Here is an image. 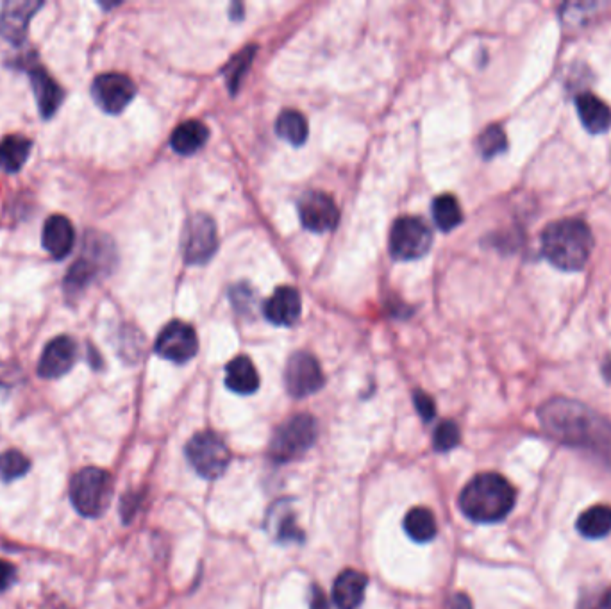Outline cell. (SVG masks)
Wrapping results in <instances>:
<instances>
[{
    "instance_id": "1",
    "label": "cell",
    "mask_w": 611,
    "mask_h": 609,
    "mask_svg": "<svg viewBox=\"0 0 611 609\" xmlns=\"http://www.w3.org/2000/svg\"><path fill=\"white\" fill-rule=\"evenodd\" d=\"M540 424L554 440L594 452L611 467V422L572 399L556 397L538 411Z\"/></svg>"
},
{
    "instance_id": "2",
    "label": "cell",
    "mask_w": 611,
    "mask_h": 609,
    "mask_svg": "<svg viewBox=\"0 0 611 609\" xmlns=\"http://www.w3.org/2000/svg\"><path fill=\"white\" fill-rule=\"evenodd\" d=\"M517 501L515 488L501 474L485 472L470 479L460 493L465 517L478 524H495L508 517Z\"/></svg>"
},
{
    "instance_id": "3",
    "label": "cell",
    "mask_w": 611,
    "mask_h": 609,
    "mask_svg": "<svg viewBox=\"0 0 611 609\" xmlns=\"http://www.w3.org/2000/svg\"><path fill=\"white\" fill-rule=\"evenodd\" d=\"M594 249L590 227L579 218H563L545 227L542 233V252L549 263L565 272L585 268Z\"/></svg>"
},
{
    "instance_id": "4",
    "label": "cell",
    "mask_w": 611,
    "mask_h": 609,
    "mask_svg": "<svg viewBox=\"0 0 611 609\" xmlns=\"http://www.w3.org/2000/svg\"><path fill=\"white\" fill-rule=\"evenodd\" d=\"M115 258H117L115 247L108 238H104L102 234H90L81 256L68 270L65 277V292L68 295L83 292L93 279H97L101 274H108L115 265Z\"/></svg>"
},
{
    "instance_id": "5",
    "label": "cell",
    "mask_w": 611,
    "mask_h": 609,
    "mask_svg": "<svg viewBox=\"0 0 611 609\" xmlns=\"http://www.w3.org/2000/svg\"><path fill=\"white\" fill-rule=\"evenodd\" d=\"M111 495L113 479L102 468H83L70 481V501L83 517H101L108 509Z\"/></svg>"
},
{
    "instance_id": "6",
    "label": "cell",
    "mask_w": 611,
    "mask_h": 609,
    "mask_svg": "<svg viewBox=\"0 0 611 609\" xmlns=\"http://www.w3.org/2000/svg\"><path fill=\"white\" fill-rule=\"evenodd\" d=\"M317 436L319 424L315 417L308 413L295 415L277 427L270 440L268 454L276 463H290L293 459L301 458L304 452L310 451L311 445L317 442Z\"/></svg>"
},
{
    "instance_id": "7",
    "label": "cell",
    "mask_w": 611,
    "mask_h": 609,
    "mask_svg": "<svg viewBox=\"0 0 611 609\" xmlns=\"http://www.w3.org/2000/svg\"><path fill=\"white\" fill-rule=\"evenodd\" d=\"M186 458L199 476L213 481L224 476L231 463V451L222 436L213 431H202L186 443Z\"/></svg>"
},
{
    "instance_id": "8",
    "label": "cell",
    "mask_w": 611,
    "mask_h": 609,
    "mask_svg": "<svg viewBox=\"0 0 611 609\" xmlns=\"http://www.w3.org/2000/svg\"><path fill=\"white\" fill-rule=\"evenodd\" d=\"M433 245V231L419 217L397 218L390 231V254L399 261L426 256Z\"/></svg>"
},
{
    "instance_id": "9",
    "label": "cell",
    "mask_w": 611,
    "mask_h": 609,
    "mask_svg": "<svg viewBox=\"0 0 611 609\" xmlns=\"http://www.w3.org/2000/svg\"><path fill=\"white\" fill-rule=\"evenodd\" d=\"M218 249L217 224L210 215L197 213L188 218L183 234V256L188 265L208 263Z\"/></svg>"
},
{
    "instance_id": "10",
    "label": "cell",
    "mask_w": 611,
    "mask_h": 609,
    "mask_svg": "<svg viewBox=\"0 0 611 609\" xmlns=\"http://www.w3.org/2000/svg\"><path fill=\"white\" fill-rule=\"evenodd\" d=\"M286 392L295 399L310 397L324 386V372L320 363L310 352H295L286 363Z\"/></svg>"
},
{
    "instance_id": "11",
    "label": "cell",
    "mask_w": 611,
    "mask_h": 609,
    "mask_svg": "<svg viewBox=\"0 0 611 609\" xmlns=\"http://www.w3.org/2000/svg\"><path fill=\"white\" fill-rule=\"evenodd\" d=\"M93 101L109 115H118L131 104L136 95V86L129 77L117 72H108L95 77L92 84Z\"/></svg>"
},
{
    "instance_id": "12",
    "label": "cell",
    "mask_w": 611,
    "mask_h": 609,
    "mask_svg": "<svg viewBox=\"0 0 611 609\" xmlns=\"http://www.w3.org/2000/svg\"><path fill=\"white\" fill-rule=\"evenodd\" d=\"M154 349L161 358L183 365L186 361L195 358V354L199 351V338L192 326L181 320H174L163 327Z\"/></svg>"
},
{
    "instance_id": "13",
    "label": "cell",
    "mask_w": 611,
    "mask_h": 609,
    "mask_svg": "<svg viewBox=\"0 0 611 609\" xmlns=\"http://www.w3.org/2000/svg\"><path fill=\"white\" fill-rule=\"evenodd\" d=\"M297 208L302 226L311 233H329L338 226L340 211L333 197L327 193H304Z\"/></svg>"
},
{
    "instance_id": "14",
    "label": "cell",
    "mask_w": 611,
    "mask_h": 609,
    "mask_svg": "<svg viewBox=\"0 0 611 609\" xmlns=\"http://www.w3.org/2000/svg\"><path fill=\"white\" fill-rule=\"evenodd\" d=\"M77 343L70 336H58L43 349L38 361V376L43 379H58L68 374L76 365Z\"/></svg>"
},
{
    "instance_id": "15",
    "label": "cell",
    "mask_w": 611,
    "mask_h": 609,
    "mask_svg": "<svg viewBox=\"0 0 611 609\" xmlns=\"http://www.w3.org/2000/svg\"><path fill=\"white\" fill-rule=\"evenodd\" d=\"M36 0H11L2 6L0 13V33L11 43H24L29 33V24L34 13L42 8Z\"/></svg>"
},
{
    "instance_id": "16",
    "label": "cell",
    "mask_w": 611,
    "mask_h": 609,
    "mask_svg": "<svg viewBox=\"0 0 611 609\" xmlns=\"http://www.w3.org/2000/svg\"><path fill=\"white\" fill-rule=\"evenodd\" d=\"M302 311L301 293L292 286H281L263 306V315L274 326L290 327L299 320Z\"/></svg>"
},
{
    "instance_id": "17",
    "label": "cell",
    "mask_w": 611,
    "mask_h": 609,
    "mask_svg": "<svg viewBox=\"0 0 611 609\" xmlns=\"http://www.w3.org/2000/svg\"><path fill=\"white\" fill-rule=\"evenodd\" d=\"M42 243L52 258H67L76 243V231L72 222L63 215H52L43 226Z\"/></svg>"
},
{
    "instance_id": "18",
    "label": "cell",
    "mask_w": 611,
    "mask_h": 609,
    "mask_svg": "<svg viewBox=\"0 0 611 609\" xmlns=\"http://www.w3.org/2000/svg\"><path fill=\"white\" fill-rule=\"evenodd\" d=\"M367 576L358 570H344L333 583V602L338 609H358L365 599Z\"/></svg>"
},
{
    "instance_id": "19",
    "label": "cell",
    "mask_w": 611,
    "mask_h": 609,
    "mask_svg": "<svg viewBox=\"0 0 611 609\" xmlns=\"http://www.w3.org/2000/svg\"><path fill=\"white\" fill-rule=\"evenodd\" d=\"M31 84H33L34 97L38 102V109L43 118H51L58 111L65 92L51 76L49 72L42 67H36L31 70Z\"/></svg>"
},
{
    "instance_id": "20",
    "label": "cell",
    "mask_w": 611,
    "mask_h": 609,
    "mask_svg": "<svg viewBox=\"0 0 611 609\" xmlns=\"http://www.w3.org/2000/svg\"><path fill=\"white\" fill-rule=\"evenodd\" d=\"M226 384L231 392L238 395H251L260 388V376L251 359L238 356L231 359L226 367Z\"/></svg>"
},
{
    "instance_id": "21",
    "label": "cell",
    "mask_w": 611,
    "mask_h": 609,
    "mask_svg": "<svg viewBox=\"0 0 611 609\" xmlns=\"http://www.w3.org/2000/svg\"><path fill=\"white\" fill-rule=\"evenodd\" d=\"M579 118L586 131L599 134L606 133L611 127V111L599 97L592 93H581L576 99Z\"/></svg>"
},
{
    "instance_id": "22",
    "label": "cell",
    "mask_w": 611,
    "mask_h": 609,
    "mask_svg": "<svg viewBox=\"0 0 611 609\" xmlns=\"http://www.w3.org/2000/svg\"><path fill=\"white\" fill-rule=\"evenodd\" d=\"M210 138V129L199 120H186L174 129L170 145L181 156H192L201 151Z\"/></svg>"
},
{
    "instance_id": "23",
    "label": "cell",
    "mask_w": 611,
    "mask_h": 609,
    "mask_svg": "<svg viewBox=\"0 0 611 609\" xmlns=\"http://www.w3.org/2000/svg\"><path fill=\"white\" fill-rule=\"evenodd\" d=\"M33 143L22 134H9L0 142V168L8 174H15L26 165Z\"/></svg>"
},
{
    "instance_id": "24",
    "label": "cell",
    "mask_w": 611,
    "mask_h": 609,
    "mask_svg": "<svg viewBox=\"0 0 611 609\" xmlns=\"http://www.w3.org/2000/svg\"><path fill=\"white\" fill-rule=\"evenodd\" d=\"M579 534L588 540H599L611 533V508L610 506H592L583 511L578 518Z\"/></svg>"
},
{
    "instance_id": "25",
    "label": "cell",
    "mask_w": 611,
    "mask_h": 609,
    "mask_svg": "<svg viewBox=\"0 0 611 609\" xmlns=\"http://www.w3.org/2000/svg\"><path fill=\"white\" fill-rule=\"evenodd\" d=\"M276 133L279 138L295 147H301L308 140V120L301 111L286 109L276 120Z\"/></svg>"
},
{
    "instance_id": "26",
    "label": "cell",
    "mask_w": 611,
    "mask_h": 609,
    "mask_svg": "<svg viewBox=\"0 0 611 609\" xmlns=\"http://www.w3.org/2000/svg\"><path fill=\"white\" fill-rule=\"evenodd\" d=\"M404 531L415 542H431L436 536L435 515L427 508H413L404 517Z\"/></svg>"
},
{
    "instance_id": "27",
    "label": "cell",
    "mask_w": 611,
    "mask_h": 609,
    "mask_svg": "<svg viewBox=\"0 0 611 609\" xmlns=\"http://www.w3.org/2000/svg\"><path fill=\"white\" fill-rule=\"evenodd\" d=\"M433 220H435L436 227L442 229V231H452L454 227H458L463 220V213H461L460 202L454 197V195H438L433 206Z\"/></svg>"
},
{
    "instance_id": "28",
    "label": "cell",
    "mask_w": 611,
    "mask_h": 609,
    "mask_svg": "<svg viewBox=\"0 0 611 609\" xmlns=\"http://www.w3.org/2000/svg\"><path fill=\"white\" fill-rule=\"evenodd\" d=\"M274 515V527H276L277 542L281 543H301L304 542V533H302L297 522H295V515H293L292 509H281V506H276V509L272 511Z\"/></svg>"
},
{
    "instance_id": "29",
    "label": "cell",
    "mask_w": 611,
    "mask_h": 609,
    "mask_svg": "<svg viewBox=\"0 0 611 609\" xmlns=\"http://www.w3.org/2000/svg\"><path fill=\"white\" fill-rule=\"evenodd\" d=\"M29 459L20 451H6L0 454V479L4 483L15 481L29 472Z\"/></svg>"
},
{
    "instance_id": "30",
    "label": "cell",
    "mask_w": 611,
    "mask_h": 609,
    "mask_svg": "<svg viewBox=\"0 0 611 609\" xmlns=\"http://www.w3.org/2000/svg\"><path fill=\"white\" fill-rule=\"evenodd\" d=\"M506 147H508V140H506L503 127H486L483 134L479 136V154L485 159H492L495 156H499V154H503L506 151Z\"/></svg>"
},
{
    "instance_id": "31",
    "label": "cell",
    "mask_w": 611,
    "mask_h": 609,
    "mask_svg": "<svg viewBox=\"0 0 611 609\" xmlns=\"http://www.w3.org/2000/svg\"><path fill=\"white\" fill-rule=\"evenodd\" d=\"M461 442L460 427L452 420H444L433 433V447L438 452H447L458 447Z\"/></svg>"
},
{
    "instance_id": "32",
    "label": "cell",
    "mask_w": 611,
    "mask_h": 609,
    "mask_svg": "<svg viewBox=\"0 0 611 609\" xmlns=\"http://www.w3.org/2000/svg\"><path fill=\"white\" fill-rule=\"evenodd\" d=\"M578 609H611V586H594L581 593Z\"/></svg>"
},
{
    "instance_id": "33",
    "label": "cell",
    "mask_w": 611,
    "mask_h": 609,
    "mask_svg": "<svg viewBox=\"0 0 611 609\" xmlns=\"http://www.w3.org/2000/svg\"><path fill=\"white\" fill-rule=\"evenodd\" d=\"M254 51H256V47H247L245 51L240 52L238 56L233 58V61L229 63V67H227V84H229V88L235 92L236 88H238V84H240V79L245 76V72L249 70V65H251L252 56H254Z\"/></svg>"
},
{
    "instance_id": "34",
    "label": "cell",
    "mask_w": 611,
    "mask_h": 609,
    "mask_svg": "<svg viewBox=\"0 0 611 609\" xmlns=\"http://www.w3.org/2000/svg\"><path fill=\"white\" fill-rule=\"evenodd\" d=\"M413 402H415V408L419 411L420 417L424 422H431L436 415L435 401L422 390H417L413 393Z\"/></svg>"
},
{
    "instance_id": "35",
    "label": "cell",
    "mask_w": 611,
    "mask_h": 609,
    "mask_svg": "<svg viewBox=\"0 0 611 609\" xmlns=\"http://www.w3.org/2000/svg\"><path fill=\"white\" fill-rule=\"evenodd\" d=\"M231 301L238 311H245V313H251L252 306H254V293L251 288L247 286H236L231 292Z\"/></svg>"
},
{
    "instance_id": "36",
    "label": "cell",
    "mask_w": 611,
    "mask_h": 609,
    "mask_svg": "<svg viewBox=\"0 0 611 609\" xmlns=\"http://www.w3.org/2000/svg\"><path fill=\"white\" fill-rule=\"evenodd\" d=\"M15 574H17L15 567L6 559H0V592L8 590L9 586L15 581Z\"/></svg>"
},
{
    "instance_id": "37",
    "label": "cell",
    "mask_w": 611,
    "mask_h": 609,
    "mask_svg": "<svg viewBox=\"0 0 611 609\" xmlns=\"http://www.w3.org/2000/svg\"><path fill=\"white\" fill-rule=\"evenodd\" d=\"M445 609H474L472 608V601H470L467 593H454L451 595L447 602H445Z\"/></svg>"
},
{
    "instance_id": "38",
    "label": "cell",
    "mask_w": 611,
    "mask_h": 609,
    "mask_svg": "<svg viewBox=\"0 0 611 609\" xmlns=\"http://www.w3.org/2000/svg\"><path fill=\"white\" fill-rule=\"evenodd\" d=\"M310 609H331L326 595L319 586H313L310 593Z\"/></svg>"
},
{
    "instance_id": "39",
    "label": "cell",
    "mask_w": 611,
    "mask_h": 609,
    "mask_svg": "<svg viewBox=\"0 0 611 609\" xmlns=\"http://www.w3.org/2000/svg\"><path fill=\"white\" fill-rule=\"evenodd\" d=\"M603 376L608 383H611V354L608 356V358L604 359Z\"/></svg>"
}]
</instances>
